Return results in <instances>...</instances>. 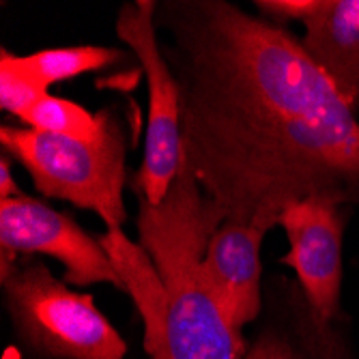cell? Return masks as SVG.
I'll return each mask as SVG.
<instances>
[{"mask_svg": "<svg viewBox=\"0 0 359 359\" xmlns=\"http://www.w3.org/2000/svg\"><path fill=\"white\" fill-rule=\"evenodd\" d=\"M183 159L224 222L278 226L297 201L359 205V121L304 43L226 0L157 3Z\"/></svg>", "mask_w": 359, "mask_h": 359, "instance_id": "obj_1", "label": "cell"}, {"mask_svg": "<svg viewBox=\"0 0 359 359\" xmlns=\"http://www.w3.org/2000/svg\"><path fill=\"white\" fill-rule=\"evenodd\" d=\"M140 245L149 252L166 286L164 340L153 359H241V332L228 320L203 273L209 239L222 215L196 183L187 161L166 198L151 205L138 198Z\"/></svg>", "mask_w": 359, "mask_h": 359, "instance_id": "obj_2", "label": "cell"}, {"mask_svg": "<svg viewBox=\"0 0 359 359\" xmlns=\"http://www.w3.org/2000/svg\"><path fill=\"white\" fill-rule=\"evenodd\" d=\"M100 116L102 129L93 142L11 125L0 127V142L28 170L39 194L74 203L97 213L108 228H121L127 219V129L114 106Z\"/></svg>", "mask_w": 359, "mask_h": 359, "instance_id": "obj_3", "label": "cell"}, {"mask_svg": "<svg viewBox=\"0 0 359 359\" xmlns=\"http://www.w3.org/2000/svg\"><path fill=\"white\" fill-rule=\"evenodd\" d=\"M0 280L11 323L30 351L48 359L125 357V340L93 297L69 290L39 260H15Z\"/></svg>", "mask_w": 359, "mask_h": 359, "instance_id": "obj_4", "label": "cell"}, {"mask_svg": "<svg viewBox=\"0 0 359 359\" xmlns=\"http://www.w3.org/2000/svg\"><path fill=\"white\" fill-rule=\"evenodd\" d=\"M155 9L157 3L138 0L125 5L116 18V35L138 56L149 84L144 157L132 187L151 205L166 198L183 159L179 86L159 48Z\"/></svg>", "mask_w": 359, "mask_h": 359, "instance_id": "obj_5", "label": "cell"}, {"mask_svg": "<svg viewBox=\"0 0 359 359\" xmlns=\"http://www.w3.org/2000/svg\"><path fill=\"white\" fill-rule=\"evenodd\" d=\"M18 254L54 256L65 265V282L69 284H112L125 290L100 239L30 196L0 201V273L15 263Z\"/></svg>", "mask_w": 359, "mask_h": 359, "instance_id": "obj_6", "label": "cell"}, {"mask_svg": "<svg viewBox=\"0 0 359 359\" xmlns=\"http://www.w3.org/2000/svg\"><path fill=\"white\" fill-rule=\"evenodd\" d=\"M342 205L327 198H306L288 205L278 226L284 228L290 252L282 263L290 265L320 323L338 314L342 292Z\"/></svg>", "mask_w": 359, "mask_h": 359, "instance_id": "obj_7", "label": "cell"}, {"mask_svg": "<svg viewBox=\"0 0 359 359\" xmlns=\"http://www.w3.org/2000/svg\"><path fill=\"white\" fill-rule=\"evenodd\" d=\"M267 233L258 224L222 222L203 256L205 280L239 332L260 312V245Z\"/></svg>", "mask_w": 359, "mask_h": 359, "instance_id": "obj_8", "label": "cell"}, {"mask_svg": "<svg viewBox=\"0 0 359 359\" xmlns=\"http://www.w3.org/2000/svg\"><path fill=\"white\" fill-rule=\"evenodd\" d=\"M304 24L306 52L359 110V0H316Z\"/></svg>", "mask_w": 359, "mask_h": 359, "instance_id": "obj_9", "label": "cell"}, {"mask_svg": "<svg viewBox=\"0 0 359 359\" xmlns=\"http://www.w3.org/2000/svg\"><path fill=\"white\" fill-rule=\"evenodd\" d=\"M106 254L123 282L125 292L132 295L144 323V351L155 355L166 327V286L157 265L142 245L132 243L121 228H108L100 237Z\"/></svg>", "mask_w": 359, "mask_h": 359, "instance_id": "obj_10", "label": "cell"}, {"mask_svg": "<svg viewBox=\"0 0 359 359\" xmlns=\"http://www.w3.org/2000/svg\"><path fill=\"white\" fill-rule=\"evenodd\" d=\"M127 58V52L118 48L104 46H80V48H52L41 50L30 56H20L24 67L37 76L43 84H54L62 80H72L86 72H97L110 67L114 62Z\"/></svg>", "mask_w": 359, "mask_h": 359, "instance_id": "obj_11", "label": "cell"}, {"mask_svg": "<svg viewBox=\"0 0 359 359\" xmlns=\"http://www.w3.org/2000/svg\"><path fill=\"white\" fill-rule=\"evenodd\" d=\"M20 121L37 132L56 134L72 140L93 142L100 136L102 129V116L100 112L93 114L84 106H78L69 100H60V97L46 95L41 100L30 106Z\"/></svg>", "mask_w": 359, "mask_h": 359, "instance_id": "obj_12", "label": "cell"}, {"mask_svg": "<svg viewBox=\"0 0 359 359\" xmlns=\"http://www.w3.org/2000/svg\"><path fill=\"white\" fill-rule=\"evenodd\" d=\"M46 95L48 84L32 76L20 62V56H11L7 50H3L0 54V106L3 110L20 118Z\"/></svg>", "mask_w": 359, "mask_h": 359, "instance_id": "obj_13", "label": "cell"}, {"mask_svg": "<svg viewBox=\"0 0 359 359\" xmlns=\"http://www.w3.org/2000/svg\"><path fill=\"white\" fill-rule=\"evenodd\" d=\"M243 359H302V355L280 332H265L252 344Z\"/></svg>", "mask_w": 359, "mask_h": 359, "instance_id": "obj_14", "label": "cell"}, {"mask_svg": "<svg viewBox=\"0 0 359 359\" xmlns=\"http://www.w3.org/2000/svg\"><path fill=\"white\" fill-rule=\"evenodd\" d=\"M18 196H24L11 175V161L7 157L0 159V201H9V198H18Z\"/></svg>", "mask_w": 359, "mask_h": 359, "instance_id": "obj_15", "label": "cell"}, {"mask_svg": "<svg viewBox=\"0 0 359 359\" xmlns=\"http://www.w3.org/2000/svg\"><path fill=\"white\" fill-rule=\"evenodd\" d=\"M3 359H20V351L13 348V346H9V348L5 351V357H3Z\"/></svg>", "mask_w": 359, "mask_h": 359, "instance_id": "obj_16", "label": "cell"}]
</instances>
